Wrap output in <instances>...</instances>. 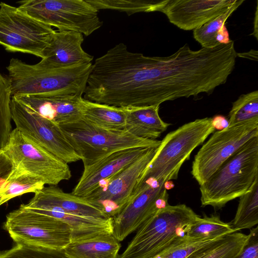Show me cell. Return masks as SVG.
Segmentation results:
<instances>
[{
	"mask_svg": "<svg viewBox=\"0 0 258 258\" xmlns=\"http://www.w3.org/2000/svg\"><path fill=\"white\" fill-rule=\"evenodd\" d=\"M92 67L90 63L52 68L12 58L6 69L12 96L33 94L82 96Z\"/></svg>",
	"mask_w": 258,
	"mask_h": 258,
	"instance_id": "1",
	"label": "cell"
},
{
	"mask_svg": "<svg viewBox=\"0 0 258 258\" xmlns=\"http://www.w3.org/2000/svg\"><path fill=\"white\" fill-rule=\"evenodd\" d=\"M258 176V136L253 137L227 158L200 185L203 207L216 209L246 192Z\"/></svg>",
	"mask_w": 258,
	"mask_h": 258,
	"instance_id": "2",
	"label": "cell"
},
{
	"mask_svg": "<svg viewBox=\"0 0 258 258\" xmlns=\"http://www.w3.org/2000/svg\"><path fill=\"white\" fill-rule=\"evenodd\" d=\"M215 130L214 119L206 117L185 123L167 134L161 141L153 158L140 176L133 194L152 181L165 178L169 180L177 179L184 161Z\"/></svg>",
	"mask_w": 258,
	"mask_h": 258,
	"instance_id": "3",
	"label": "cell"
},
{
	"mask_svg": "<svg viewBox=\"0 0 258 258\" xmlns=\"http://www.w3.org/2000/svg\"><path fill=\"white\" fill-rule=\"evenodd\" d=\"M199 217L185 204L161 208L137 230L118 258H152L186 238L190 227Z\"/></svg>",
	"mask_w": 258,
	"mask_h": 258,
	"instance_id": "4",
	"label": "cell"
},
{
	"mask_svg": "<svg viewBox=\"0 0 258 258\" xmlns=\"http://www.w3.org/2000/svg\"><path fill=\"white\" fill-rule=\"evenodd\" d=\"M83 162L90 165L117 151L131 148H157L161 141L136 137L125 130H110L93 125L83 118L59 125Z\"/></svg>",
	"mask_w": 258,
	"mask_h": 258,
	"instance_id": "5",
	"label": "cell"
},
{
	"mask_svg": "<svg viewBox=\"0 0 258 258\" xmlns=\"http://www.w3.org/2000/svg\"><path fill=\"white\" fill-rule=\"evenodd\" d=\"M18 8L31 17L58 31H72L88 36L103 22L98 11L86 0H27Z\"/></svg>",
	"mask_w": 258,
	"mask_h": 258,
	"instance_id": "6",
	"label": "cell"
},
{
	"mask_svg": "<svg viewBox=\"0 0 258 258\" xmlns=\"http://www.w3.org/2000/svg\"><path fill=\"white\" fill-rule=\"evenodd\" d=\"M4 228L16 243L63 250L72 241L66 222L21 207L6 217Z\"/></svg>",
	"mask_w": 258,
	"mask_h": 258,
	"instance_id": "7",
	"label": "cell"
},
{
	"mask_svg": "<svg viewBox=\"0 0 258 258\" xmlns=\"http://www.w3.org/2000/svg\"><path fill=\"white\" fill-rule=\"evenodd\" d=\"M55 30L20 10L0 2V45L9 52L43 58Z\"/></svg>",
	"mask_w": 258,
	"mask_h": 258,
	"instance_id": "8",
	"label": "cell"
},
{
	"mask_svg": "<svg viewBox=\"0 0 258 258\" xmlns=\"http://www.w3.org/2000/svg\"><path fill=\"white\" fill-rule=\"evenodd\" d=\"M258 136V120L214 132L194 157L191 173L200 185L205 182L222 163L251 138Z\"/></svg>",
	"mask_w": 258,
	"mask_h": 258,
	"instance_id": "9",
	"label": "cell"
},
{
	"mask_svg": "<svg viewBox=\"0 0 258 258\" xmlns=\"http://www.w3.org/2000/svg\"><path fill=\"white\" fill-rule=\"evenodd\" d=\"M3 150L15 166L38 177L45 184L56 186L72 177L68 164L29 139L16 127L12 131Z\"/></svg>",
	"mask_w": 258,
	"mask_h": 258,
	"instance_id": "10",
	"label": "cell"
},
{
	"mask_svg": "<svg viewBox=\"0 0 258 258\" xmlns=\"http://www.w3.org/2000/svg\"><path fill=\"white\" fill-rule=\"evenodd\" d=\"M157 148H149L116 174L100 181L84 198L106 217H114L131 200L140 176L152 160Z\"/></svg>",
	"mask_w": 258,
	"mask_h": 258,
	"instance_id": "11",
	"label": "cell"
},
{
	"mask_svg": "<svg viewBox=\"0 0 258 258\" xmlns=\"http://www.w3.org/2000/svg\"><path fill=\"white\" fill-rule=\"evenodd\" d=\"M12 119L25 136L66 162L81 160L59 125L42 117L15 96L10 102Z\"/></svg>",
	"mask_w": 258,
	"mask_h": 258,
	"instance_id": "12",
	"label": "cell"
},
{
	"mask_svg": "<svg viewBox=\"0 0 258 258\" xmlns=\"http://www.w3.org/2000/svg\"><path fill=\"white\" fill-rule=\"evenodd\" d=\"M168 179L152 181L134 193L113 219V235L120 242L136 231L148 219L168 204L166 183Z\"/></svg>",
	"mask_w": 258,
	"mask_h": 258,
	"instance_id": "13",
	"label": "cell"
},
{
	"mask_svg": "<svg viewBox=\"0 0 258 258\" xmlns=\"http://www.w3.org/2000/svg\"><path fill=\"white\" fill-rule=\"evenodd\" d=\"M236 0H163L158 11L184 30H194L225 13Z\"/></svg>",
	"mask_w": 258,
	"mask_h": 258,
	"instance_id": "14",
	"label": "cell"
},
{
	"mask_svg": "<svg viewBox=\"0 0 258 258\" xmlns=\"http://www.w3.org/2000/svg\"><path fill=\"white\" fill-rule=\"evenodd\" d=\"M149 148L136 147L113 152L93 164L84 166V170L72 194L84 198L98 184L116 174L144 154Z\"/></svg>",
	"mask_w": 258,
	"mask_h": 258,
	"instance_id": "15",
	"label": "cell"
},
{
	"mask_svg": "<svg viewBox=\"0 0 258 258\" xmlns=\"http://www.w3.org/2000/svg\"><path fill=\"white\" fill-rule=\"evenodd\" d=\"M42 117L58 125L82 118L80 103L82 96L33 94L15 96Z\"/></svg>",
	"mask_w": 258,
	"mask_h": 258,
	"instance_id": "16",
	"label": "cell"
},
{
	"mask_svg": "<svg viewBox=\"0 0 258 258\" xmlns=\"http://www.w3.org/2000/svg\"><path fill=\"white\" fill-rule=\"evenodd\" d=\"M82 33L72 31H55L49 45L39 62L52 68H63L92 63L93 56L82 47Z\"/></svg>",
	"mask_w": 258,
	"mask_h": 258,
	"instance_id": "17",
	"label": "cell"
},
{
	"mask_svg": "<svg viewBox=\"0 0 258 258\" xmlns=\"http://www.w3.org/2000/svg\"><path fill=\"white\" fill-rule=\"evenodd\" d=\"M21 207L59 219L70 227L72 241L91 237L103 233H113V219H100L70 214L54 207L29 202ZM71 241V242H72Z\"/></svg>",
	"mask_w": 258,
	"mask_h": 258,
	"instance_id": "18",
	"label": "cell"
},
{
	"mask_svg": "<svg viewBox=\"0 0 258 258\" xmlns=\"http://www.w3.org/2000/svg\"><path fill=\"white\" fill-rule=\"evenodd\" d=\"M30 202L58 208L67 213L79 216L100 219L106 217L99 210L84 198L63 191L54 185L44 186L34 192Z\"/></svg>",
	"mask_w": 258,
	"mask_h": 258,
	"instance_id": "19",
	"label": "cell"
},
{
	"mask_svg": "<svg viewBox=\"0 0 258 258\" xmlns=\"http://www.w3.org/2000/svg\"><path fill=\"white\" fill-rule=\"evenodd\" d=\"M159 106L125 108L126 131L141 139L157 140L170 125L159 114Z\"/></svg>",
	"mask_w": 258,
	"mask_h": 258,
	"instance_id": "20",
	"label": "cell"
},
{
	"mask_svg": "<svg viewBox=\"0 0 258 258\" xmlns=\"http://www.w3.org/2000/svg\"><path fill=\"white\" fill-rule=\"evenodd\" d=\"M121 247L112 233L72 241L63 249L69 258H118Z\"/></svg>",
	"mask_w": 258,
	"mask_h": 258,
	"instance_id": "21",
	"label": "cell"
},
{
	"mask_svg": "<svg viewBox=\"0 0 258 258\" xmlns=\"http://www.w3.org/2000/svg\"><path fill=\"white\" fill-rule=\"evenodd\" d=\"M82 118L97 126L110 130H124L125 108L115 107L81 99Z\"/></svg>",
	"mask_w": 258,
	"mask_h": 258,
	"instance_id": "22",
	"label": "cell"
},
{
	"mask_svg": "<svg viewBox=\"0 0 258 258\" xmlns=\"http://www.w3.org/2000/svg\"><path fill=\"white\" fill-rule=\"evenodd\" d=\"M45 185L38 177L15 166L12 173L0 185V206L15 197L28 192L34 193Z\"/></svg>",
	"mask_w": 258,
	"mask_h": 258,
	"instance_id": "23",
	"label": "cell"
},
{
	"mask_svg": "<svg viewBox=\"0 0 258 258\" xmlns=\"http://www.w3.org/2000/svg\"><path fill=\"white\" fill-rule=\"evenodd\" d=\"M239 198L235 217L230 222L235 232L251 229L258 224V176Z\"/></svg>",
	"mask_w": 258,
	"mask_h": 258,
	"instance_id": "24",
	"label": "cell"
},
{
	"mask_svg": "<svg viewBox=\"0 0 258 258\" xmlns=\"http://www.w3.org/2000/svg\"><path fill=\"white\" fill-rule=\"evenodd\" d=\"M235 232L230 223L222 221L218 214L200 216L194 222L187 233L193 239H214Z\"/></svg>",
	"mask_w": 258,
	"mask_h": 258,
	"instance_id": "25",
	"label": "cell"
},
{
	"mask_svg": "<svg viewBox=\"0 0 258 258\" xmlns=\"http://www.w3.org/2000/svg\"><path fill=\"white\" fill-rule=\"evenodd\" d=\"M247 237L241 232L228 234L205 247L194 258H236Z\"/></svg>",
	"mask_w": 258,
	"mask_h": 258,
	"instance_id": "26",
	"label": "cell"
},
{
	"mask_svg": "<svg viewBox=\"0 0 258 258\" xmlns=\"http://www.w3.org/2000/svg\"><path fill=\"white\" fill-rule=\"evenodd\" d=\"M244 1L236 0L225 13L193 30L195 39L202 45V48H212L219 45L216 39L219 31L228 18Z\"/></svg>",
	"mask_w": 258,
	"mask_h": 258,
	"instance_id": "27",
	"label": "cell"
},
{
	"mask_svg": "<svg viewBox=\"0 0 258 258\" xmlns=\"http://www.w3.org/2000/svg\"><path fill=\"white\" fill-rule=\"evenodd\" d=\"M258 120V91L241 95L232 103L229 113L228 126Z\"/></svg>",
	"mask_w": 258,
	"mask_h": 258,
	"instance_id": "28",
	"label": "cell"
},
{
	"mask_svg": "<svg viewBox=\"0 0 258 258\" xmlns=\"http://www.w3.org/2000/svg\"><path fill=\"white\" fill-rule=\"evenodd\" d=\"M98 11L112 10L126 13L128 16L140 12H156L161 1L86 0Z\"/></svg>",
	"mask_w": 258,
	"mask_h": 258,
	"instance_id": "29",
	"label": "cell"
},
{
	"mask_svg": "<svg viewBox=\"0 0 258 258\" xmlns=\"http://www.w3.org/2000/svg\"><path fill=\"white\" fill-rule=\"evenodd\" d=\"M222 237L207 239L187 237L167 247L152 258H194L205 247Z\"/></svg>",
	"mask_w": 258,
	"mask_h": 258,
	"instance_id": "30",
	"label": "cell"
},
{
	"mask_svg": "<svg viewBox=\"0 0 258 258\" xmlns=\"http://www.w3.org/2000/svg\"><path fill=\"white\" fill-rule=\"evenodd\" d=\"M11 98L10 82L0 73V150L7 145L12 132Z\"/></svg>",
	"mask_w": 258,
	"mask_h": 258,
	"instance_id": "31",
	"label": "cell"
},
{
	"mask_svg": "<svg viewBox=\"0 0 258 258\" xmlns=\"http://www.w3.org/2000/svg\"><path fill=\"white\" fill-rule=\"evenodd\" d=\"M0 258H69L63 250L16 243L11 248L0 251Z\"/></svg>",
	"mask_w": 258,
	"mask_h": 258,
	"instance_id": "32",
	"label": "cell"
},
{
	"mask_svg": "<svg viewBox=\"0 0 258 258\" xmlns=\"http://www.w3.org/2000/svg\"><path fill=\"white\" fill-rule=\"evenodd\" d=\"M236 258H258V227L250 229L241 250Z\"/></svg>",
	"mask_w": 258,
	"mask_h": 258,
	"instance_id": "33",
	"label": "cell"
},
{
	"mask_svg": "<svg viewBox=\"0 0 258 258\" xmlns=\"http://www.w3.org/2000/svg\"><path fill=\"white\" fill-rule=\"evenodd\" d=\"M15 168L13 161L3 150H0V185L9 176Z\"/></svg>",
	"mask_w": 258,
	"mask_h": 258,
	"instance_id": "34",
	"label": "cell"
},
{
	"mask_svg": "<svg viewBox=\"0 0 258 258\" xmlns=\"http://www.w3.org/2000/svg\"><path fill=\"white\" fill-rule=\"evenodd\" d=\"M216 39L219 44L228 43L231 41V40L229 39L228 32L225 24L219 31Z\"/></svg>",
	"mask_w": 258,
	"mask_h": 258,
	"instance_id": "35",
	"label": "cell"
},
{
	"mask_svg": "<svg viewBox=\"0 0 258 258\" xmlns=\"http://www.w3.org/2000/svg\"><path fill=\"white\" fill-rule=\"evenodd\" d=\"M257 10H258V8H257V4L256 7L255 13V17H254V19L253 32L252 33V34H251V35H253L256 38V39L257 40L258 39V37H257V21H258L257 14H258V11H257Z\"/></svg>",
	"mask_w": 258,
	"mask_h": 258,
	"instance_id": "36",
	"label": "cell"
},
{
	"mask_svg": "<svg viewBox=\"0 0 258 258\" xmlns=\"http://www.w3.org/2000/svg\"><path fill=\"white\" fill-rule=\"evenodd\" d=\"M257 53V51L256 50H252V52H247V54H248V55H246L245 53H237V56H239V57H246L247 58L248 56H251V57H253V56H254V53Z\"/></svg>",
	"mask_w": 258,
	"mask_h": 258,
	"instance_id": "37",
	"label": "cell"
}]
</instances>
